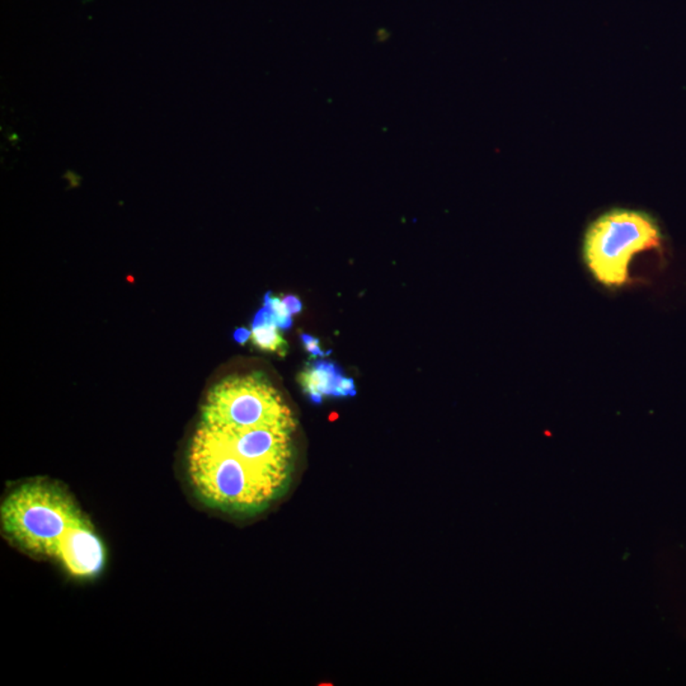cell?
I'll use <instances>...</instances> for the list:
<instances>
[{
	"mask_svg": "<svg viewBox=\"0 0 686 686\" xmlns=\"http://www.w3.org/2000/svg\"><path fill=\"white\" fill-rule=\"evenodd\" d=\"M295 418L236 423L201 411L187 478L201 504L231 515H257L289 488Z\"/></svg>",
	"mask_w": 686,
	"mask_h": 686,
	"instance_id": "obj_1",
	"label": "cell"
},
{
	"mask_svg": "<svg viewBox=\"0 0 686 686\" xmlns=\"http://www.w3.org/2000/svg\"><path fill=\"white\" fill-rule=\"evenodd\" d=\"M0 529L18 551L55 564L74 580H97L105 571V542L61 484L34 478L9 488Z\"/></svg>",
	"mask_w": 686,
	"mask_h": 686,
	"instance_id": "obj_2",
	"label": "cell"
},
{
	"mask_svg": "<svg viewBox=\"0 0 686 686\" xmlns=\"http://www.w3.org/2000/svg\"><path fill=\"white\" fill-rule=\"evenodd\" d=\"M661 231L651 216L634 210H611L590 225L584 255L596 280L608 287L628 282L635 254L660 248Z\"/></svg>",
	"mask_w": 686,
	"mask_h": 686,
	"instance_id": "obj_3",
	"label": "cell"
},
{
	"mask_svg": "<svg viewBox=\"0 0 686 686\" xmlns=\"http://www.w3.org/2000/svg\"><path fill=\"white\" fill-rule=\"evenodd\" d=\"M300 382L309 399L316 405L322 403L325 396H356L355 383L352 379L344 378L343 370L335 362L314 361L308 370L300 375Z\"/></svg>",
	"mask_w": 686,
	"mask_h": 686,
	"instance_id": "obj_4",
	"label": "cell"
},
{
	"mask_svg": "<svg viewBox=\"0 0 686 686\" xmlns=\"http://www.w3.org/2000/svg\"><path fill=\"white\" fill-rule=\"evenodd\" d=\"M278 327L275 323L252 327V343L263 351L278 352L284 355L287 351V343L278 334Z\"/></svg>",
	"mask_w": 686,
	"mask_h": 686,
	"instance_id": "obj_5",
	"label": "cell"
},
{
	"mask_svg": "<svg viewBox=\"0 0 686 686\" xmlns=\"http://www.w3.org/2000/svg\"><path fill=\"white\" fill-rule=\"evenodd\" d=\"M263 304L264 307L269 308L272 311L273 319H275L276 326L278 328L282 329V331L291 328L293 318H291V314L287 311L282 300L272 296L271 293H267L263 296Z\"/></svg>",
	"mask_w": 686,
	"mask_h": 686,
	"instance_id": "obj_6",
	"label": "cell"
},
{
	"mask_svg": "<svg viewBox=\"0 0 686 686\" xmlns=\"http://www.w3.org/2000/svg\"><path fill=\"white\" fill-rule=\"evenodd\" d=\"M300 338H302L303 344H304L305 350L311 353V358H323V356L331 353V351H323L319 346V340H318L316 337H313V335L303 334L300 335Z\"/></svg>",
	"mask_w": 686,
	"mask_h": 686,
	"instance_id": "obj_7",
	"label": "cell"
},
{
	"mask_svg": "<svg viewBox=\"0 0 686 686\" xmlns=\"http://www.w3.org/2000/svg\"><path fill=\"white\" fill-rule=\"evenodd\" d=\"M282 302L285 303V307H287V311H289L291 316H294V314H298L303 311V304L302 302H300L298 296L287 295L284 296Z\"/></svg>",
	"mask_w": 686,
	"mask_h": 686,
	"instance_id": "obj_8",
	"label": "cell"
},
{
	"mask_svg": "<svg viewBox=\"0 0 686 686\" xmlns=\"http://www.w3.org/2000/svg\"><path fill=\"white\" fill-rule=\"evenodd\" d=\"M252 337V331H249V329L246 328H237L236 331H234L233 338L234 341H236L237 343L245 344L246 341L249 340V338Z\"/></svg>",
	"mask_w": 686,
	"mask_h": 686,
	"instance_id": "obj_9",
	"label": "cell"
}]
</instances>
